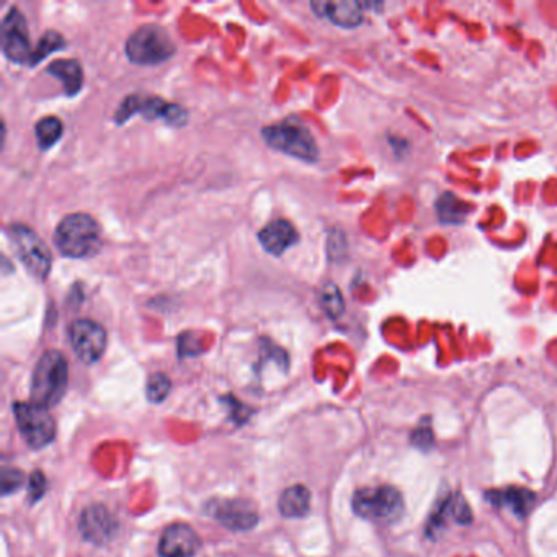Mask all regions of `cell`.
Masks as SVG:
<instances>
[{"label":"cell","mask_w":557,"mask_h":557,"mask_svg":"<svg viewBox=\"0 0 557 557\" xmlns=\"http://www.w3.org/2000/svg\"><path fill=\"white\" fill-rule=\"evenodd\" d=\"M13 416L17 420L20 434L33 450H43L56 436V422L47 412L46 407L35 402H15Z\"/></svg>","instance_id":"52a82bcc"},{"label":"cell","mask_w":557,"mask_h":557,"mask_svg":"<svg viewBox=\"0 0 557 557\" xmlns=\"http://www.w3.org/2000/svg\"><path fill=\"white\" fill-rule=\"evenodd\" d=\"M136 114H142L148 122L164 120L172 126H183L189 122V112L179 104H169L159 97L144 98L141 95H130L114 114V122L123 124Z\"/></svg>","instance_id":"ba28073f"},{"label":"cell","mask_w":557,"mask_h":557,"mask_svg":"<svg viewBox=\"0 0 557 557\" xmlns=\"http://www.w3.org/2000/svg\"><path fill=\"white\" fill-rule=\"evenodd\" d=\"M63 132H64V124L56 116H45L43 120H39L38 123L35 124L37 142H38L39 149L43 151H47L53 146H56L59 139L63 138Z\"/></svg>","instance_id":"d6986e66"},{"label":"cell","mask_w":557,"mask_h":557,"mask_svg":"<svg viewBox=\"0 0 557 557\" xmlns=\"http://www.w3.org/2000/svg\"><path fill=\"white\" fill-rule=\"evenodd\" d=\"M363 7L359 2H312L311 9L317 17L331 20L342 29H357L363 21Z\"/></svg>","instance_id":"9a60e30c"},{"label":"cell","mask_w":557,"mask_h":557,"mask_svg":"<svg viewBox=\"0 0 557 557\" xmlns=\"http://www.w3.org/2000/svg\"><path fill=\"white\" fill-rule=\"evenodd\" d=\"M205 513L231 531H250L258 525V511L242 499H211L205 503Z\"/></svg>","instance_id":"9c48e42d"},{"label":"cell","mask_w":557,"mask_h":557,"mask_svg":"<svg viewBox=\"0 0 557 557\" xmlns=\"http://www.w3.org/2000/svg\"><path fill=\"white\" fill-rule=\"evenodd\" d=\"M487 499L492 505H501L511 509L519 517H527L531 511V505L535 502L533 492L519 487H511L505 491H494L487 494Z\"/></svg>","instance_id":"ac0fdd59"},{"label":"cell","mask_w":557,"mask_h":557,"mask_svg":"<svg viewBox=\"0 0 557 557\" xmlns=\"http://www.w3.org/2000/svg\"><path fill=\"white\" fill-rule=\"evenodd\" d=\"M351 511L359 519L392 523L404 513V499L402 494L391 485L365 487L351 497Z\"/></svg>","instance_id":"5b68a950"},{"label":"cell","mask_w":557,"mask_h":557,"mask_svg":"<svg viewBox=\"0 0 557 557\" xmlns=\"http://www.w3.org/2000/svg\"><path fill=\"white\" fill-rule=\"evenodd\" d=\"M262 138L268 148L294 159L309 164L319 159V148L311 131L294 118L266 126L262 130Z\"/></svg>","instance_id":"3957f363"},{"label":"cell","mask_w":557,"mask_h":557,"mask_svg":"<svg viewBox=\"0 0 557 557\" xmlns=\"http://www.w3.org/2000/svg\"><path fill=\"white\" fill-rule=\"evenodd\" d=\"M7 236L10 244L13 246L15 256L19 257L27 272L39 282L46 280L53 264L46 242L31 227L20 223H13L7 227Z\"/></svg>","instance_id":"8992f818"},{"label":"cell","mask_w":557,"mask_h":557,"mask_svg":"<svg viewBox=\"0 0 557 557\" xmlns=\"http://www.w3.org/2000/svg\"><path fill=\"white\" fill-rule=\"evenodd\" d=\"M69 342L77 359L86 365H94L104 357L106 331L92 319H77L69 327Z\"/></svg>","instance_id":"30bf717a"},{"label":"cell","mask_w":557,"mask_h":557,"mask_svg":"<svg viewBox=\"0 0 557 557\" xmlns=\"http://www.w3.org/2000/svg\"><path fill=\"white\" fill-rule=\"evenodd\" d=\"M2 51L7 59L17 64L29 63L31 59L29 23L19 9H10L0 27Z\"/></svg>","instance_id":"8fae6325"},{"label":"cell","mask_w":557,"mask_h":557,"mask_svg":"<svg viewBox=\"0 0 557 557\" xmlns=\"http://www.w3.org/2000/svg\"><path fill=\"white\" fill-rule=\"evenodd\" d=\"M66 47V39L63 38L55 30L46 31L38 41L37 47L33 49V55L30 59V66H37L41 61H45L51 53L61 51Z\"/></svg>","instance_id":"44dd1931"},{"label":"cell","mask_w":557,"mask_h":557,"mask_svg":"<svg viewBox=\"0 0 557 557\" xmlns=\"http://www.w3.org/2000/svg\"><path fill=\"white\" fill-rule=\"evenodd\" d=\"M67 379L69 367L64 355L57 350H47L33 369L30 391L31 402L46 409L56 406L66 394Z\"/></svg>","instance_id":"7a4b0ae2"},{"label":"cell","mask_w":557,"mask_h":557,"mask_svg":"<svg viewBox=\"0 0 557 557\" xmlns=\"http://www.w3.org/2000/svg\"><path fill=\"white\" fill-rule=\"evenodd\" d=\"M46 72L56 77L69 97L79 94L84 86V71L74 59H57L46 67Z\"/></svg>","instance_id":"e0dca14e"},{"label":"cell","mask_w":557,"mask_h":557,"mask_svg":"<svg viewBox=\"0 0 557 557\" xmlns=\"http://www.w3.org/2000/svg\"><path fill=\"white\" fill-rule=\"evenodd\" d=\"M46 477L41 471H33L29 477V502L35 505L46 494Z\"/></svg>","instance_id":"d4e9b609"},{"label":"cell","mask_w":557,"mask_h":557,"mask_svg":"<svg viewBox=\"0 0 557 557\" xmlns=\"http://www.w3.org/2000/svg\"><path fill=\"white\" fill-rule=\"evenodd\" d=\"M321 300L324 311L327 312V316L332 317V319L341 317L343 311H345V304H343L342 293L333 283H327L324 286Z\"/></svg>","instance_id":"603a6c76"},{"label":"cell","mask_w":557,"mask_h":557,"mask_svg":"<svg viewBox=\"0 0 557 557\" xmlns=\"http://www.w3.org/2000/svg\"><path fill=\"white\" fill-rule=\"evenodd\" d=\"M201 546L197 531L185 523H173L162 531L157 553L161 557H195Z\"/></svg>","instance_id":"4fadbf2b"},{"label":"cell","mask_w":557,"mask_h":557,"mask_svg":"<svg viewBox=\"0 0 557 557\" xmlns=\"http://www.w3.org/2000/svg\"><path fill=\"white\" fill-rule=\"evenodd\" d=\"M177 51L169 31L161 25H142L126 41V56L139 66H157Z\"/></svg>","instance_id":"277c9868"},{"label":"cell","mask_w":557,"mask_h":557,"mask_svg":"<svg viewBox=\"0 0 557 557\" xmlns=\"http://www.w3.org/2000/svg\"><path fill=\"white\" fill-rule=\"evenodd\" d=\"M118 528H120L118 519H114L112 511L100 503L87 507L79 517V531L82 538L94 543L97 546L110 543L116 536Z\"/></svg>","instance_id":"7c38bea8"},{"label":"cell","mask_w":557,"mask_h":557,"mask_svg":"<svg viewBox=\"0 0 557 557\" xmlns=\"http://www.w3.org/2000/svg\"><path fill=\"white\" fill-rule=\"evenodd\" d=\"M55 246L67 258H89L100 250L102 231L90 215L72 213L57 224Z\"/></svg>","instance_id":"6da1fadb"},{"label":"cell","mask_w":557,"mask_h":557,"mask_svg":"<svg viewBox=\"0 0 557 557\" xmlns=\"http://www.w3.org/2000/svg\"><path fill=\"white\" fill-rule=\"evenodd\" d=\"M410 442L416 444L417 448H420V450H428L434 444V434H432L430 426H420L412 435Z\"/></svg>","instance_id":"484cf974"},{"label":"cell","mask_w":557,"mask_h":557,"mask_svg":"<svg viewBox=\"0 0 557 557\" xmlns=\"http://www.w3.org/2000/svg\"><path fill=\"white\" fill-rule=\"evenodd\" d=\"M278 511L284 519H304L311 511V492L301 484L284 489L278 502Z\"/></svg>","instance_id":"2e32d148"},{"label":"cell","mask_w":557,"mask_h":557,"mask_svg":"<svg viewBox=\"0 0 557 557\" xmlns=\"http://www.w3.org/2000/svg\"><path fill=\"white\" fill-rule=\"evenodd\" d=\"M23 484H25V474L23 472L19 471V469H13V468H4L2 469V474H0L2 495H9V494L19 491Z\"/></svg>","instance_id":"cb8c5ba5"},{"label":"cell","mask_w":557,"mask_h":557,"mask_svg":"<svg viewBox=\"0 0 557 557\" xmlns=\"http://www.w3.org/2000/svg\"><path fill=\"white\" fill-rule=\"evenodd\" d=\"M172 381L164 373H154L148 379L146 384V396L152 404H161L171 394Z\"/></svg>","instance_id":"7402d4cb"},{"label":"cell","mask_w":557,"mask_h":557,"mask_svg":"<svg viewBox=\"0 0 557 557\" xmlns=\"http://www.w3.org/2000/svg\"><path fill=\"white\" fill-rule=\"evenodd\" d=\"M258 242L262 244L266 254L280 257L300 242V234L291 223L280 219L266 224L258 232Z\"/></svg>","instance_id":"5bb4252c"},{"label":"cell","mask_w":557,"mask_h":557,"mask_svg":"<svg viewBox=\"0 0 557 557\" xmlns=\"http://www.w3.org/2000/svg\"><path fill=\"white\" fill-rule=\"evenodd\" d=\"M436 215L444 224H461L466 217L463 203L452 193H444L436 201Z\"/></svg>","instance_id":"ffe728a7"}]
</instances>
